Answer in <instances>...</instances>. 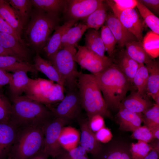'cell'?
<instances>
[{"label":"cell","mask_w":159,"mask_h":159,"mask_svg":"<svg viewBox=\"0 0 159 159\" xmlns=\"http://www.w3.org/2000/svg\"><path fill=\"white\" fill-rule=\"evenodd\" d=\"M34 65L38 71L44 74L50 80L55 82L64 88V83L57 71L49 60L37 54L34 58Z\"/></svg>","instance_id":"cell-25"},{"label":"cell","mask_w":159,"mask_h":159,"mask_svg":"<svg viewBox=\"0 0 159 159\" xmlns=\"http://www.w3.org/2000/svg\"><path fill=\"white\" fill-rule=\"evenodd\" d=\"M136 7L144 23L152 32L159 34V19L149 10L139 0Z\"/></svg>","instance_id":"cell-35"},{"label":"cell","mask_w":159,"mask_h":159,"mask_svg":"<svg viewBox=\"0 0 159 159\" xmlns=\"http://www.w3.org/2000/svg\"><path fill=\"white\" fill-rule=\"evenodd\" d=\"M87 29L86 26L82 22L69 28L62 37L60 50L68 47H77L78 42Z\"/></svg>","instance_id":"cell-26"},{"label":"cell","mask_w":159,"mask_h":159,"mask_svg":"<svg viewBox=\"0 0 159 159\" xmlns=\"http://www.w3.org/2000/svg\"><path fill=\"white\" fill-rule=\"evenodd\" d=\"M35 8L44 12L59 15L63 13L67 0H31Z\"/></svg>","instance_id":"cell-31"},{"label":"cell","mask_w":159,"mask_h":159,"mask_svg":"<svg viewBox=\"0 0 159 159\" xmlns=\"http://www.w3.org/2000/svg\"><path fill=\"white\" fill-rule=\"evenodd\" d=\"M11 121L19 127L38 125L43 126L54 118L45 105L26 96L12 98Z\"/></svg>","instance_id":"cell-3"},{"label":"cell","mask_w":159,"mask_h":159,"mask_svg":"<svg viewBox=\"0 0 159 159\" xmlns=\"http://www.w3.org/2000/svg\"><path fill=\"white\" fill-rule=\"evenodd\" d=\"M77 86L82 106L88 120L96 115L111 117L94 75L80 72Z\"/></svg>","instance_id":"cell-4"},{"label":"cell","mask_w":159,"mask_h":159,"mask_svg":"<svg viewBox=\"0 0 159 159\" xmlns=\"http://www.w3.org/2000/svg\"><path fill=\"white\" fill-rule=\"evenodd\" d=\"M85 34V46L89 51L102 57L105 56V49L100 33L93 29L87 30Z\"/></svg>","instance_id":"cell-28"},{"label":"cell","mask_w":159,"mask_h":159,"mask_svg":"<svg viewBox=\"0 0 159 159\" xmlns=\"http://www.w3.org/2000/svg\"><path fill=\"white\" fill-rule=\"evenodd\" d=\"M115 16L138 41H142L144 23L138 11L135 8L128 9Z\"/></svg>","instance_id":"cell-11"},{"label":"cell","mask_w":159,"mask_h":159,"mask_svg":"<svg viewBox=\"0 0 159 159\" xmlns=\"http://www.w3.org/2000/svg\"><path fill=\"white\" fill-rule=\"evenodd\" d=\"M63 100L56 108L47 106L55 117L61 118L69 123L81 117L83 109L78 87L66 92Z\"/></svg>","instance_id":"cell-7"},{"label":"cell","mask_w":159,"mask_h":159,"mask_svg":"<svg viewBox=\"0 0 159 159\" xmlns=\"http://www.w3.org/2000/svg\"><path fill=\"white\" fill-rule=\"evenodd\" d=\"M132 132V137L138 140L148 143L150 142L153 139L151 132L149 129L145 125L140 126Z\"/></svg>","instance_id":"cell-42"},{"label":"cell","mask_w":159,"mask_h":159,"mask_svg":"<svg viewBox=\"0 0 159 159\" xmlns=\"http://www.w3.org/2000/svg\"><path fill=\"white\" fill-rule=\"evenodd\" d=\"M154 138L159 139V126L156 127L150 130Z\"/></svg>","instance_id":"cell-51"},{"label":"cell","mask_w":159,"mask_h":159,"mask_svg":"<svg viewBox=\"0 0 159 159\" xmlns=\"http://www.w3.org/2000/svg\"><path fill=\"white\" fill-rule=\"evenodd\" d=\"M107 8V5L103 1L99 7L83 20L82 22L86 26L87 29L98 30L103 25L108 14Z\"/></svg>","instance_id":"cell-30"},{"label":"cell","mask_w":159,"mask_h":159,"mask_svg":"<svg viewBox=\"0 0 159 159\" xmlns=\"http://www.w3.org/2000/svg\"><path fill=\"white\" fill-rule=\"evenodd\" d=\"M55 158V159H61L60 158H58V157H56V158Z\"/></svg>","instance_id":"cell-53"},{"label":"cell","mask_w":159,"mask_h":159,"mask_svg":"<svg viewBox=\"0 0 159 159\" xmlns=\"http://www.w3.org/2000/svg\"><path fill=\"white\" fill-rule=\"evenodd\" d=\"M0 32L13 36L26 46L24 39L0 15Z\"/></svg>","instance_id":"cell-43"},{"label":"cell","mask_w":159,"mask_h":159,"mask_svg":"<svg viewBox=\"0 0 159 159\" xmlns=\"http://www.w3.org/2000/svg\"><path fill=\"white\" fill-rule=\"evenodd\" d=\"M54 83L50 80L38 78L32 79L25 93L29 98L39 102L47 95Z\"/></svg>","instance_id":"cell-17"},{"label":"cell","mask_w":159,"mask_h":159,"mask_svg":"<svg viewBox=\"0 0 159 159\" xmlns=\"http://www.w3.org/2000/svg\"><path fill=\"white\" fill-rule=\"evenodd\" d=\"M27 72L19 70L12 74V78L9 84L10 92L12 98L21 96L26 92L32 79L28 77Z\"/></svg>","instance_id":"cell-22"},{"label":"cell","mask_w":159,"mask_h":159,"mask_svg":"<svg viewBox=\"0 0 159 159\" xmlns=\"http://www.w3.org/2000/svg\"><path fill=\"white\" fill-rule=\"evenodd\" d=\"M60 21L59 15L34 8L23 31L25 44L39 54L43 50Z\"/></svg>","instance_id":"cell-1"},{"label":"cell","mask_w":159,"mask_h":159,"mask_svg":"<svg viewBox=\"0 0 159 159\" xmlns=\"http://www.w3.org/2000/svg\"><path fill=\"white\" fill-rule=\"evenodd\" d=\"M6 55L16 56L10 50L5 49L0 45V56Z\"/></svg>","instance_id":"cell-50"},{"label":"cell","mask_w":159,"mask_h":159,"mask_svg":"<svg viewBox=\"0 0 159 159\" xmlns=\"http://www.w3.org/2000/svg\"><path fill=\"white\" fill-rule=\"evenodd\" d=\"M0 15L21 37L24 28L16 11L8 2L0 0Z\"/></svg>","instance_id":"cell-23"},{"label":"cell","mask_w":159,"mask_h":159,"mask_svg":"<svg viewBox=\"0 0 159 159\" xmlns=\"http://www.w3.org/2000/svg\"><path fill=\"white\" fill-rule=\"evenodd\" d=\"M117 116L120 129L125 131L132 132L141 126L143 121V113L134 112L121 107Z\"/></svg>","instance_id":"cell-18"},{"label":"cell","mask_w":159,"mask_h":159,"mask_svg":"<svg viewBox=\"0 0 159 159\" xmlns=\"http://www.w3.org/2000/svg\"><path fill=\"white\" fill-rule=\"evenodd\" d=\"M152 148L148 154L142 159H158L159 158V142L154 146H152Z\"/></svg>","instance_id":"cell-48"},{"label":"cell","mask_w":159,"mask_h":159,"mask_svg":"<svg viewBox=\"0 0 159 159\" xmlns=\"http://www.w3.org/2000/svg\"><path fill=\"white\" fill-rule=\"evenodd\" d=\"M106 25L113 35L120 47H125L127 42L138 40L122 25L119 19L111 13L108 14L106 20Z\"/></svg>","instance_id":"cell-14"},{"label":"cell","mask_w":159,"mask_h":159,"mask_svg":"<svg viewBox=\"0 0 159 159\" xmlns=\"http://www.w3.org/2000/svg\"><path fill=\"white\" fill-rule=\"evenodd\" d=\"M77 121L81 130L79 145L83 148L87 153L92 154L93 155H96L100 150L102 145L91 129L88 118L84 119L81 117Z\"/></svg>","instance_id":"cell-12"},{"label":"cell","mask_w":159,"mask_h":159,"mask_svg":"<svg viewBox=\"0 0 159 159\" xmlns=\"http://www.w3.org/2000/svg\"><path fill=\"white\" fill-rule=\"evenodd\" d=\"M94 75L108 109H119L132 85L127 78L112 63Z\"/></svg>","instance_id":"cell-2"},{"label":"cell","mask_w":159,"mask_h":159,"mask_svg":"<svg viewBox=\"0 0 159 159\" xmlns=\"http://www.w3.org/2000/svg\"><path fill=\"white\" fill-rule=\"evenodd\" d=\"M77 21L76 20L67 21L56 28L43 49L48 59L60 50L62 39L64 34L69 28L77 24Z\"/></svg>","instance_id":"cell-16"},{"label":"cell","mask_w":159,"mask_h":159,"mask_svg":"<svg viewBox=\"0 0 159 159\" xmlns=\"http://www.w3.org/2000/svg\"><path fill=\"white\" fill-rule=\"evenodd\" d=\"M81 132L77 129L71 126H64L62 128L59 138V142L63 149L69 150L78 146Z\"/></svg>","instance_id":"cell-24"},{"label":"cell","mask_w":159,"mask_h":159,"mask_svg":"<svg viewBox=\"0 0 159 159\" xmlns=\"http://www.w3.org/2000/svg\"><path fill=\"white\" fill-rule=\"evenodd\" d=\"M0 68L7 72H14L19 70H23L37 74L38 72L34 64H32L16 56L13 55L0 56Z\"/></svg>","instance_id":"cell-19"},{"label":"cell","mask_w":159,"mask_h":159,"mask_svg":"<svg viewBox=\"0 0 159 159\" xmlns=\"http://www.w3.org/2000/svg\"><path fill=\"white\" fill-rule=\"evenodd\" d=\"M143 118L144 125L150 130L159 126V105L154 104L153 105L143 113Z\"/></svg>","instance_id":"cell-37"},{"label":"cell","mask_w":159,"mask_h":159,"mask_svg":"<svg viewBox=\"0 0 159 159\" xmlns=\"http://www.w3.org/2000/svg\"><path fill=\"white\" fill-rule=\"evenodd\" d=\"M12 78V74L0 68V89L5 85L9 84Z\"/></svg>","instance_id":"cell-47"},{"label":"cell","mask_w":159,"mask_h":159,"mask_svg":"<svg viewBox=\"0 0 159 159\" xmlns=\"http://www.w3.org/2000/svg\"><path fill=\"white\" fill-rule=\"evenodd\" d=\"M101 0H67L63 12L67 21L83 20L102 4Z\"/></svg>","instance_id":"cell-10"},{"label":"cell","mask_w":159,"mask_h":159,"mask_svg":"<svg viewBox=\"0 0 159 159\" xmlns=\"http://www.w3.org/2000/svg\"><path fill=\"white\" fill-rule=\"evenodd\" d=\"M112 63L124 74L132 85L135 75L139 66V64L131 59L126 53L125 50H121L110 57Z\"/></svg>","instance_id":"cell-15"},{"label":"cell","mask_w":159,"mask_h":159,"mask_svg":"<svg viewBox=\"0 0 159 159\" xmlns=\"http://www.w3.org/2000/svg\"><path fill=\"white\" fill-rule=\"evenodd\" d=\"M146 97H143L136 92H132L123 100L120 107L134 112L143 113L152 105L150 101Z\"/></svg>","instance_id":"cell-21"},{"label":"cell","mask_w":159,"mask_h":159,"mask_svg":"<svg viewBox=\"0 0 159 159\" xmlns=\"http://www.w3.org/2000/svg\"><path fill=\"white\" fill-rule=\"evenodd\" d=\"M74 60L83 69L94 75L99 74L112 63L110 57L100 56L88 50L85 46H78Z\"/></svg>","instance_id":"cell-8"},{"label":"cell","mask_w":159,"mask_h":159,"mask_svg":"<svg viewBox=\"0 0 159 159\" xmlns=\"http://www.w3.org/2000/svg\"><path fill=\"white\" fill-rule=\"evenodd\" d=\"M95 135L96 138L98 141L104 143L109 142L112 137L110 130L105 127L96 132Z\"/></svg>","instance_id":"cell-45"},{"label":"cell","mask_w":159,"mask_h":159,"mask_svg":"<svg viewBox=\"0 0 159 159\" xmlns=\"http://www.w3.org/2000/svg\"><path fill=\"white\" fill-rule=\"evenodd\" d=\"M100 33L105 51L107 52L109 57H111L115 52L117 40L106 24L102 26Z\"/></svg>","instance_id":"cell-36"},{"label":"cell","mask_w":159,"mask_h":159,"mask_svg":"<svg viewBox=\"0 0 159 159\" xmlns=\"http://www.w3.org/2000/svg\"><path fill=\"white\" fill-rule=\"evenodd\" d=\"M77 52L75 47H68L59 50L49 58L63 82L64 91L77 87L80 72L77 71L74 60Z\"/></svg>","instance_id":"cell-6"},{"label":"cell","mask_w":159,"mask_h":159,"mask_svg":"<svg viewBox=\"0 0 159 159\" xmlns=\"http://www.w3.org/2000/svg\"><path fill=\"white\" fill-rule=\"evenodd\" d=\"M106 4L112 9L116 16L127 10L135 8L136 6V0H110L105 1Z\"/></svg>","instance_id":"cell-38"},{"label":"cell","mask_w":159,"mask_h":159,"mask_svg":"<svg viewBox=\"0 0 159 159\" xmlns=\"http://www.w3.org/2000/svg\"><path fill=\"white\" fill-rule=\"evenodd\" d=\"M125 46L127 54L138 64H145L153 59L146 53L141 42L137 40L131 41L126 43Z\"/></svg>","instance_id":"cell-29"},{"label":"cell","mask_w":159,"mask_h":159,"mask_svg":"<svg viewBox=\"0 0 159 159\" xmlns=\"http://www.w3.org/2000/svg\"><path fill=\"white\" fill-rule=\"evenodd\" d=\"M152 148L151 145L145 142L138 140L137 143H132L130 153L132 159H142Z\"/></svg>","instance_id":"cell-39"},{"label":"cell","mask_w":159,"mask_h":159,"mask_svg":"<svg viewBox=\"0 0 159 159\" xmlns=\"http://www.w3.org/2000/svg\"><path fill=\"white\" fill-rule=\"evenodd\" d=\"M19 129L11 121L0 123V159H4L8 156Z\"/></svg>","instance_id":"cell-13"},{"label":"cell","mask_w":159,"mask_h":159,"mask_svg":"<svg viewBox=\"0 0 159 159\" xmlns=\"http://www.w3.org/2000/svg\"><path fill=\"white\" fill-rule=\"evenodd\" d=\"M87 154L85 150L79 145L69 150L63 149L56 157L61 159H89Z\"/></svg>","instance_id":"cell-41"},{"label":"cell","mask_w":159,"mask_h":159,"mask_svg":"<svg viewBox=\"0 0 159 159\" xmlns=\"http://www.w3.org/2000/svg\"><path fill=\"white\" fill-rule=\"evenodd\" d=\"M11 103L0 89V123L11 121Z\"/></svg>","instance_id":"cell-40"},{"label":"cell","mask_w":159,"mask_h":159,"mask_svg":"<svg viewBox=\"0 0 159 159\" xmlns=\"http://www.w3.org/2000/svg\"><path fill=\"white\" fill-rule=\"evenodd\" d=\"M148 72L147 93L154 100L159 96V67L158 63L153 59L145 64Z\"/></svg>","instance_id":"cell-27"},{"label":"cell","mask_w":159,"mask_h":159,"mask_svg":"<svg viewBox=\"0 0 159 159\" xmlns=\"http://www.w3.org/2000/svg\"><path fill=\"white\" fill-rule=\"evenodd\" d=\"M0 45L10 50L16 56L28 62L29 55L26 46L13 36L0 32Z\"/></svg>","instance_id":"cell-20"},{"label":"cell","mask_w":159,"mask_h":159,"mask_svg":"<svg viewBox=\"0 0 159 159\" xmlns=\"http://www.w3.org/2000/svg\"><path fill=\"white\" fill-rule=\"evenodd\" d=\"M68 123L64 119L54 117L43 126L44 136L43 150L54 158L63 149L59 143V138L62 128Z\"/></svg>","instance_id":"cell-9"},{"label":"cell","mask_w":159,"mask_h":159,"mask_svg":"<svg viewBox=\"0 0 159 159\" xmlns=\"http://www.w3.org/2000/svg\"><path fill=\"white\" fill-rule=\"evenodd\" d=\"M8 2L16 11L24 29L33 10L31 0H10Z\"/></svg>","instance_id":"cell-32"},{"label":"cell","mask_w":159,"mask_h":159,"mask_svg":"<svg viewBox=\"0 0 159 159\" xmlns=\"http://www.w3.org/2000/svg\"><path fill=\"white\" fill-rule=\"evenodd\" d=\"M143 46L148 55L152 59L159 55V34L152 31L147 33L143 39Z\"/></svg>","instance_id":"cell-34"},{"label":"cell","mask_w":159,"mask_h":159,"mask_svg":"<svg viewBox=\"0 0 159 159\" xmlns=\"http://www.w3.org/2000/svg\"><path fill=\"white\" fill-rule=\"evenodd\" d=\"M88 120L90 127L94 132L105 127L104 118L100 115H94Z\"/></svg>","instance_id":"cell-44"},{"label":"cell","mask_w":159,"mask_h":159,"mask_svg":"<svg viewBox=\"0 0 159 159\" xmlns=\"http://www.w3.org/2000/svg\"><path fill=\"white\" fill-rule=\"evenodd\" d=\"M139 1L155 16H159V0H140Z\"/></svg>","instance_id":"cell-46"},{"label":"cell","mask_w":159,"mask_h":159,"mask_svg":"<svg viewBox=\"0 0 159 159\" xmlns=\"http://www.w3.org/2000/svg\"><path fill=\"white\" fill-rule=\"evenodd\" d=\"M43 126L34 125L19 127L9 155L13 159H30L43 150L44 136Z\"/></svg>","instance_id":"cell-5"},{"label":"cell","mask_w":159,"mask_h":159,"mask_svg":"<svg viewBox=\"0 0 159 159\" xmlns=\"http://www.w3.org/2000/svg\"><path fill=\"white\" fill-rule=\"evenodd\" d=\"M49 156L47 153L42 150L30 159H48Z\"/></svg>","instance_id":"cell-49"},{"label":"cell","mask_w":159,"mask_h":159,"mask_svg":"<svg viewBox=\"0 0 159 159\" xmlns=\"http://www.w3.org/2000/svg\"><path fill=\"white\" fill-rule=\"evenodd\" d=\"M7 159H13V158L10 155H9L8 156V158Z\"/></svg>","instance_id":"cell-52"},{"label":"cell","mask_w":159,"mask_h":159,"mask_svg":"<svg viewBox=\"0 0 159 159\" xmlns=\"http://www.w3.org/2000/svg\"><path fill=\"white\" fill-rule=\"evenodd\" d=\"M148 72L145 64H139L137 72L133 79L132 84L136 88L138 93L144 97L147 92Z\"/></svg>","instance_id":"cell-33"}]
</instances>
